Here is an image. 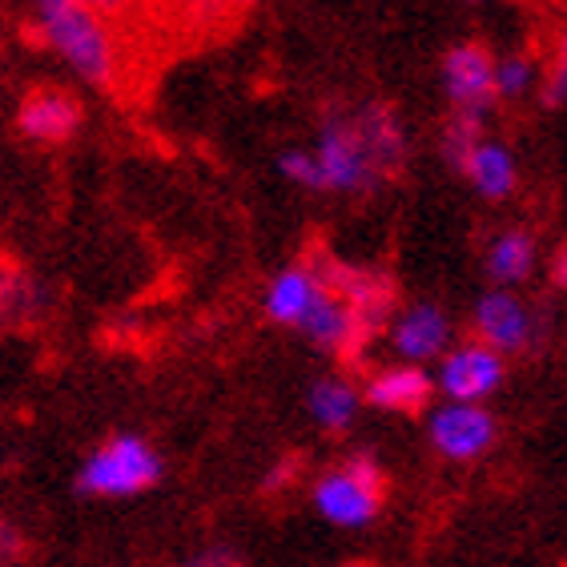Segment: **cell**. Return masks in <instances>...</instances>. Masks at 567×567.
Here are the masks:
<instances>
[{
    "instance_id": "5b68a950",
    "label": "cell",
    "mask_w": 567,
    "mask_h": 567,
    "mask_svg": "<svg viewBox=\"0 0 567 567\" xmlns=\"http://www.w3.org/2000/svg\"><path fill=\"white\" fill-rule=\"evenodd\" d=\"M471 330H475V342L512 359V354H532L544 347L547 318L535 306H527L515 290H487L471 310Z\"/></svg>"
},
{
    "instance_id": "ffe728a7",
    "label": "cell",
    "mask_w": 567,
    "mask_h": 567,
    "mask_svg": "<svg viewBox=\"0 0 567 567\" xmlns=\"http://www.w3.org/2000/svg\"><path fill=\"white\" fill-rule=\"evenodd\" d=\"M480 150V117L475 113H455V121L443 133V153L455 169H467L471 153Z\"/></svg>"
},
{
    "instance_id": "5bb4252c",
    "label": "cell",
    "mask_w": 567,
    "mask_h": 567,
    "mask_svg": "<svg viewBox=\"0 0 567 567\" xmlns=\"http://www.w3.org/2000/svg\"><path fill=\"white\" fill-rule=\"evenodd\" d=\"M322 295V278L315 274V266H286L270 278L266 286V298H262V310L270 322L278 327H290L298 330L302 327V318L310 315V306L318 302Z\"/></svg>"
},
{
    "instance_id": "8992f818",
    "label": "cell",
    "mask_w": 567,
    "mask_h": 567,
    "mask_svg": "<svg viewBox=\"0 0 567 567\" xmlns=\"http://www.w3.org/2000/svg\"><path fill=\"white\" fill-rule=\"evenodd\" d=\"M431 379H435L439 403L487 406V399H495V394L503 391V382H507V359L495 354L492 347L467 339V342H455V347L431 367Z\"/></svg>"
},
{
    "instance_id": "603a6c76",
    "label": "cell",
    "mask_w": 567,
    "mask_h": 567,
    "mask_svg": "<svg viewBox=\"0 0 567 567\" xmlns=\"http://www.w3.org/2000/svg\"><path fill=\"white\" fill-rule=\"evenodd\" d=\"M29 559V535L17 519L0 515V567H21Z\"/></svg>"
},
{
    "instance_id": "4316f807",
    "label": "cell",
    "mask_w": 567,
    "mask_h": 567,
    "mask_svg": "<svg viewBox=\"0 0 567 567\" xmlns=\"http://www.w3.org/2000/svg\"><path fill=\"white\" fill-rule=\"evenodd\" d=\"M544 101H547V105H559V101H567V33H564V41H559V49H556V61H551V69H547Z\"/></svg>"
},
{
    "instance_id": "277c9868",
    "label": "cell",
    "mask_w": 567,
    "mask_h": 567,
    "mask_svg": "<svg viewBox=\"0 0 567 567\" xmlns=\"http://www.w3.org/2000/svg\"><path fill=\"white\" fill-rule=\"evenodd\" d=\"M426 447L435 451L443 463L467 467L480 463L495 451L499 443V419L492 415V406L480 403H435L426 411Z\"/></svg>"
},
{
    "instance_id": "4fadbf2b",
    "label": "cell",
    "mask_w": 567,
    "mask_h": 567,
    "mask_svg": "<svg viewBox=\"0 0 567 567\" xmlns=\"http://www.w3.org/2000/svg\"><path fill=\"white\" fill-rule=\"evenodd\" d=\"M17 125L33 142H69L81 125V101L61 93V89H33L21 101Z\"/></svg>"
},
{
    "instance_id": "52a82bcc",
    "label": "cell",
    "mask_w": 567,
    "mask_h": 567,
    "mask_svg": "<svg viewBox=\"0 0 567 567\" xmlns=\"http://www.w3.org/2000/svg\"><path fill=\"white\" fill-rule=\"evenodd\" d=\"M382 334H386L394 362H411V367H426V371L455 347V322L439 302H411L403 310H394Z\"/></svg>"
},
{
    "instance_id": "2e32d148",
    "label": "cell",
    "mask_w": 567,
    "mask_h": 567,
    "mask_svg": "<svg viewBox=\"0 0 567 567\" xmlns=\"http://www.w3.org/2000/svg\"><path fill=\"white\" fill-rule=\"evenodd\" d=\"M535 258H539V250H535V238L527 229H503L483 254V266H487V278L495 282V290H512V286L532 278Z\"/></svg>"
},
{
    "instance_id": "7a4b0ae2",
    "label": "cell",
    "mask_w": 567,
    "mask_h": 567,
    "mask_svg": "<svg viewBox=\"0 0 567 567\" xmlns=\"http://www.w3.org/2000/svg\"><path fill=\"white\" fill-rule=\"evenodd\" d=\"M165 480V458L137 431H117L89 451L73 483L85 499H137Z\"/></svg>"
},
{
    "instance_id": "30bf717a",
    "label": "cell",
    "mask_w": 567,
    "mask_h": 567,
    "mask_svg": "<svg viewBox=\"0 0 567 567\" xmlns=\"http://www.w3.org/2000/svg\"><path fill=\"white\" fill-rule=\"evenodd\" d=\"M443 76H447V93L455 101L458 113H475L480 117L495 97V61L487 53V44L463 41L455 44L443 61Z\"/></svg>"
},
{
    "instance_id": "d6986e66",
    "label": "cell",
    "mask_w": 567,
    "mask_h": 567,
    "mask_svg": "<svg viewBox=\"0 0 567 567\" xmlns=\"http://www.w3.org/2000/svg\"><path fill=\"white\" fill-rule=\"evenodd\" d=\"M41 306H44V295L33 278L0 270V322L24 327V322H33V318L41 315Z\"/></svg>"
},
{
    "instance_id": "484cf974",
    "label": "cell",
    "mask_w": 567,
    "mask_h": 567,
    "mask_svg": "<svg viewBox=\"0 0 567 567\" xmlns=\"http://www.w3.org/2000/svg\"><path fill=\"white\" fill-rule=\"evenodd\" d=\"M186 9V0H137V12H142L145 29H174L177 12Z\"/></svg>"
},
{
    "instance_id": "f1b7e54d",
    "label": "cell",
    "mask_w": 567,
    "mask_h": 567,
    "mask_svg": "<svg viewBox=\"0 0 567 567\" xmlns=\"http://www.w3.org/2000/svg\"><path fill=\"white\" fill-rule=\"evenodd\" d=\"M551 282H556L559 290H567V246L551 258Z\"/></svg>"
},
{
    "instance_id": "ac0fdd59",
    "label": "cell",
    "mask_w": 567,
    "mask_h": 567,
    "mask_svg": "<svg viewBox=\"0 0 567 567\" xmlns=\"http://www.w3.org/2000/svg\"><path fill=\"white\" fill-rule=\"evenodd\" d=\"M463 174L475 182V189H480L483 197H492V202H499V197H507L515 189V162L503 145L480 142V150L471 153V162Z\"/></svg>"
},
{
    "instance_id": "cb8c5ba5",
    "label": "cell",
    "mask_w": 567,
    "mask_h": 567,
    "mask_svg": "<svg viewBox=\"0 0 567 567\" xmlns=\"http://www.w3.org/2000/svg\"><path fill=\"white\" fill-rule=\"evenodd\" d=\"M169 567H241V551L234 544H206Z\"/></svg>"
},
{
    "instance_id": "44dd1931",
    "label": "cell",
    "mask_w": 567,
    "mask_h": 567,
    "mask_svg": "<svg viewBox=\"0 0 567 567\" xmlns=\"http://www.w3.org/2000/svg\"><path fill=\"white\" fill-rule=\"evenodd\" d=\"M85 12H93L97 21H105L117 33L125 24H142V12H137V0H76Z\"/></svg>"
},
{
    "instance_id": "f546056e",
    "label": "cell",
    "mask_w": 567,
    "mask_h": 567,
    "mask_svg": "<svg viewBox=\"0 0 567 567\" xmlns=\"http://www.w3.org/2000/svg\"><path fill=\"white\" fill-rule=\"evenodd\" d=\"M342 567H374V564H342Z\"/></svg>"
},
{
    "instance_id": "3957f363",
    "label": "cell",
    "mask_w": 567,
    "mask_h": 567,
    "mask_svg": "<svg viewBox=\"0 0 567 567\" xmlns=\"http://www.w3.org/2000/svg\"><path fill=\"white\" fill-rule=\"evenodd\" d=\"M41 24L49 41L73 61L81 76H89L101 89H121V49L117 33L110 24L97 21L93 12H85L76 0H37Z\"/></svg>"
},
{
    "instance_id": "ba28073f",
    "label": "cell",
    "mask_w": 567,
    "mask_h": 567,
    "mask_svg": "<svg viewBox=\"0 0 567 567\" xmlns=\"http://www.w3.org/2000/svg\"><path fill=\"white\" fill-rule=\"evenodd\" d=\"M310 266H315V274L322 278L330 295H339L374 334L386 330V322L394 318V282L386 274L359 270V266H347L339 258H330V254H315Z\"/></svg>"
},
{
    "instance_id": "6da1fadb",
    "label": "cell",
    "mask_w": 567,
    "mask_h": 567,
    "mask_svg": "<svg viewBox=\"0 0 567 567\" xmlns=\"http://www.w3.org/2000/svg\"><path fill=\"white\" fill-rule=\"evenodd\" d=\"M310 507L322 524L339 532H362L386 507V471L367 447L347 451L310 480Z\"/></svg>"
},
{
    "instance_id": "9c48e42d",
    "label": "cell",
    "mask_w": 567,
    "mask_h": 567,
    "mask_svg": "<svg viewBox=\"0 0 567 567\" xmlns=\"http://www.w3.org/2000/svg\"><path fill=\"white\" fill-rule=\"evenodd\" d=\"M435 399V379L426 367L386 362L362 379V403L382 415H419Z\"/></svg>"
},
{
    "instance_id": "9a60e30c",
    "label": "cell",
    "mask_w": 567,
    "mask_h": 567,
    "mask_svg": "<svg viewBox=\"0 0 567 567\" xmlns=\"http://www.w3.org/2000/svg\"><path fill=\"white\" fill-rule=\"evenodd\" d=\"M354 130H359V142L371 157L374 174H394L406 157V137H403V125L394 117L391 105H367L354 121Z\"/></svg>"
},
{
    "instance_id": "7c38bea8",
    "label": "cell",
    "mask_w": 567,
    "mask_h": 567,
    "mask_svg": "<svg viewBox=\"0 0 567 567\" xmlns=\"http://www.w3.org/2000/svg\"><path fill=\"white\" fill-rule=\"evenodd\" d=\"M362 386L350 382L347 374H318L306 386V419L322 431V435H347L362 415Z\"/></svg>"
},
{
    "instance_id": "d4e9b609",
    "label": "cell",
    "mask_w": 567,
    "mask_h": 567,
    "mask_svg": "<svg viewBox=\"0 0 567 567\" xmlns=\"http://www.w3.org/2000/svg\"><path fill=\"white\" fill-rule=\"evenodd\" d=\"M527 81H532V61L527 56H512V61L495 65V93H503V97L524 93Z\"/></svg>"
},
{
    "instance_id": "7402d4cb",
    "label": "cell",
    "mask_w": 567,
    "mask_h": 567,
    "mask_svg": "<svg viewBox=\"0 0 567 567\" xmlns=\"http://www.w3.org/2000/svg\"><path fill=\"white\" fill-rule=\"evenodd\" d=\"M278 165H282V174L290 177V182H298V186L322 189V169H318L315 153L290 150V153H282V157H278Z\"/></svg>"
},
{
    "instance_id": "83f0119b",
    "label": "cell",
    "mask_w": 567,
    "mask_h": 567,
    "mask_svg": "<svg viewBox=\"0 0 567 567\" xmlns=\"http://www.w3.org/2000/svg\"><path fill=\"white\" fill-rule=\"evenodd\" d=\"M298 467H302V463H298L295 455L274 458L270 467H266V475H262V492H266V495H278V492H286V487H290V483L298 480Z\"/></svg>"
},
{
    "instance_id": "8fae6325",
    "label": "cell",
    "mask_w": 567,
    "mask_h": 567,
    "mask_svg": "<svg viewBox=\"0 0 567 567\" xmlns=\"http://www.w3.org/2000/svg\"><path fill=\"white\" fill-rule=\"evenodd\" d=\"M315 157L322 169V189H367L379 177L354 125H339V121L327 125Z\"/></svg>"
},
{
    "instance_id": "e0dca14e",
    "label": "cell",
    "mask_w": 567,
    "mask_h": 567,
    "mask_svg": "<svg viewBox=\"0 0 567 567\" xmlns=\"http://www.w3.org/2000/svg\"><path fill=\"white\" fill-rule=\"evenodd\" d=\"M258 0H186V9L177 12L174 33H182L189 44L214 41V37L238 29L241 17L254 9Z\"/></svg>"
}]
</instances>
